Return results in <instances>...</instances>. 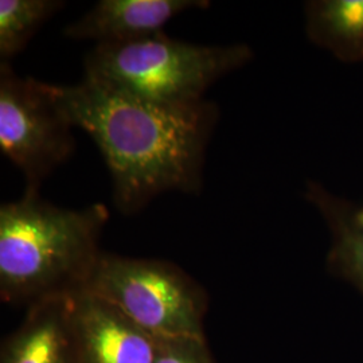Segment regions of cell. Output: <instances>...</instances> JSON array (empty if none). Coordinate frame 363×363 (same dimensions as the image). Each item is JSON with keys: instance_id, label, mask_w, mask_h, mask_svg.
Segmentation results:
<instances>
[{"instance_id": "277c9868", "label": "cell", "mask_w": 363, "mask_h": 363, "mask_svg": "<svg viewBox=\"0 0 363 363\" xmlns=\"http://www.w3.org/2000/svg\"><path fill=\"white\" fill-rule=\"evenodd\" d=\"M84 291L112 304L156 339H205L206 294L166 261L101 253Z\"/></svg>"}, {"instance_id": "5b68a950", "label": "cell", "mask_w": 363, "mask_h": 363, "mask_svg": "<svg viewBox=\"0 0 363 363\" xmlns=\"http://www.w3.org/2000/svg\"><path fill=\"white\" fill-rule=\"evenodd\" d=\"M73 128L50 84L21 77L10 62H0V150L22 171L26 191L39 193L42 182L72 156Z\"/></svg>"}, {"instance_id": "6da1fadb", "label": "cell", "mask_w": 363, "mask_h": 363, "mask_svg": "<svg viewBox=\"0 0 363 363\" xmlns=\"http://www.w3.org/2000/svg\"><path fill=\"white\" fill-rule=\"evenodd\" d=\"M50 91L70 124L99 147L121 214H136L164 193L201 191L217 105L156 104L86 77L50 84Z\"/></svg>"}, {"instance_id": "3957f363", "label": "cell", "mask_w": 363, "mask_h": 363, "mask_svg": "<svg viewBox=\"0 0 363 363\" xmlns=\"http://www.w3.org/2000/svg\"><path fill=\"white\" fill-rule=\"evenodd\" d=\"M253 58L247 45L206 46L163 33L96 45L84 61V77L163 105L205 101L208 88Z\"/></svg>"}, {"instance_id": "30bf717a", "label": "cell", "mask_w": 363, "mask_h": 363, "mask_svg": "<svg viewBox=\"0 0 363 363\" xmlns=\"http://www.w3.org/2000/svg\"><path fill=\"white\" fill-rule=\"evenodd\" d=\"M307 37L343 62H363V0H312L306 4Z\"/></svg>"}, {"instance_id": "8fae6325", "label": "cell", "mask_w": 363, "mask_h": 363, "mask_svg": "<svg viewBox=\"0 0 363 363\" xmlns=\"http://www.w3.org/2000/svg\"><path fill=\"white\" fill-rule=\"evenodd\" d=\"M60 0H0V58L10 62L40 26L64 7Z\"/></svg>"}, {"instance_id": "8992f818", "label": "cell", "mask_w": 363, "mask_h": 363, "mask_svg": "<svg viewBox=\"0 0 363 363\" xmlns=\"http://www.w3.org/2000/svg\"><path fill=\"white\" fill-rule=\"evenodd\" d=\"M77 363H155L157 339L103 298L74 295Z\"/></svg>"}, {"instance_id": "7a4b0ae2", "label": "cell", "mask_w": 363, "mask_h": 363, "mask_svg": "<svg viewBox=\"0 0 363 363\" xmlns=\"http://www.w3.org/2000/svg\"><path fill=\"white\" fill-rule=\"evenodd\" d=\"M108 208H57L25 191L0 206V296L11 304L82 292L103 252Z\"/></svg>"}, {"instance_id": "9c48e42d", "label": "cell", "mask_w": 363, "mask_h": 363, "mask_svg": "<svg viewBox=\"0 0 363 363\" xmlns=\"http://www.w3.org/2000/svg\"><path fill=\"white\" fill-rule=\"evenodd\" d=\"M307 199L323 216L331 232L328 269L363 294V202H352L328 193L310 182Z\"/></svg>"}, {"instance_id": "ba28073f", "label": "cell", "mask_w": 363, "mask_h": 363, "mask_svg": "<svg viewBox=\"0 0 363 363\" xmlns=\"http://www.w3.org/2000/svg\"><path fill=\"white\" fill-rule=\"evenodd\" d=\"M0 363H77L74 295L28 306L22 325L3 343Z\"/></svg>"}, {"instance_id": "7c38bea8", "label": "cell", "mask_w": 363, "mask_h": 363, "mask_svg": "<svg viewBox=\"0 0 363 363\" xmlns=\"http://www.w3.org/2000/svg\"><path fill=\"white\" fill-rule=\"evenodd\" d=\"M155 363H216L205 339L167 337L157 339Z\"/></svg>"}, {"instance_id": "52a82bcc", "label": "cell", "mask_w": 363, "mask_h": 363, "mask_svg": "<svg viewBox=\"0 0 363 363\" xmlns=\"http://www.w3.org/2000/svg\"><path fill=\"white\" fill-rule=\"evenodd\" d=\"M208 0H101L65 27L66 38L100 43L127 42L163 33L174 16L208 9Z\"/></svg>"}]
</instances>
